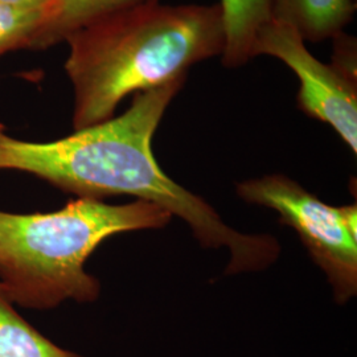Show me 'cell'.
<instances>
[{
    "label": "cell",
    "instance_id": "obj_8",
    "mask_svg": "<svg viewBox=\"0 0 357 357\" xmlns=\"http://www.w3.org/2000/svg\"><path fill=\"white\" fill-rule=\"evenodd\" d=\"M225 47L222 63L238 68L252 59L257 31L271 19V0H221Z\"/></svg>",
    "mask_w": 357,
    "mask_h": 357
},
{
    "label": "cell",
    "instance_id": "obj_9",
    "mask_svg": "<svg viewBox=\"0 0 357 357\" xmlns=\"http://www.w3.org/2000/svg\"><path fill=\"white\" fill-rule=\"evenodd\" d=\"M0 357H84L54 344L13 308L0 286Z\"/></svg>",
    "mask_w": 357,
    "mask_h": 357
},
{
    "label": "cell",
    "instance_id": "obj_13",
    "mask_svg": "<svg viewBox=\"0 0 357 357\" xmlns=\"http://www.w3.org/2000/svg\"><path fill=\"white\" fill-rule=\"evenodd\" d=\"M356 1H357V0H356Z\"/></svg>",
    "mask_w": 357,
    "mask_h": 357
},
{
    "label": "cell",
    "instance_id": "obj_3",
    "mask_svg": "<svg viewBox=\"0 0 357 357\" xmlns=\"http://www.w3.org/2000/svg\"><path fill=\"white\" fill-rule=\"evenodd\" d=\"M171 217L144 200L109 205L85 197L50 213L0 211V286L13 305L32 310L93 302L101 286L85 271L91 253L112 236L162 228Z\"/></svg>",
    "mask_w": 357,
    "mask_h": 357
},
{
    "label": "cell",
    "instance_id": "obj_10",
    "mask_svg": "<svg viewBox=\"0 0 357 357\" xmlns=\"http://www.w3.org/2000/svg\"><path fill=\"white\" fill-rule=\"evenodd\" d=\"M50 17L48 11L17 10L0 6V56L26 48Z\"/></svg>",
    "mask_w": 357,
    "mask_h": 357
},
{
    "label": "cell",
    "instance_id": "obj_2",
    "mask_svg": "<svg viewBox=\"0 0 357 357\" xmlns=\"http://www.w3.org/2000/svg\"><path fill=\"white\" fill-rule=\"evenodd\" d=\"M65 41L78 131L112 119L130 94L187 78L191 66L222 54L224 15L220 3H144L107 15Z\"/></svg>",
    "mask_w": 357,
    "mask_h": 357
},
{
    "label": "cell",
    "instance_id": "obj_11",
    "mask_svg": "<svg viewBox=\"0 0 357 357\" xmlns=\"http://www.w3.org/2000/svg\"><path fill=\"white\" fill-rule=\"evenodd\" d=\"M331 66L348 81L357 84V41L356 38L347 35L344 31L333 38Z\"/></svg>",
    "mask_w": 357,
    "mask_h": 357
},
{
    "label": "cell",
    "instance_id": "obj_6",
    "mask_svg": "<svg viewBox=\"0 0 357 357\" xmlns=\"http://www.w3.org/2000/svg\"><path fill=\"white\" fill-rule=\"evenodd\" d=\"M356 0H271V20L293 26L305 41L321 43L344 31Z\"/></svg>",
    "mask_w": 357,
    "mask_h": 357
},
{
    "label": "cell",
    "instance_id": "obj_1",
    "mask_svg": "<svg viewBox=\"0 0 357 357\" xmlns=\"http://www.w3.org/2000/svg\"><path fill=\"white\" fill-rule=\"evenodd\" d=\"M184 82L135 93L123 114L57 141H20L0 126V169L32 174L85 199L135 196L185 220L204 246H227V273L268 268L280 255L273 237L229 228L205 200L168 178L153 156V134Z\"/></svg>",
    "mask_w": 357,
    "mask_h": 357
},
{
    "label": "cell",
    "instance_id": "obj_7",
    "mask_svg": "<svg viewBox=\"0 0 357 357\" xmlns=\"http://www.w3.org/2000/svg\"><path fill=\"white\" fill-rule=\"evenodd\" d=\"M159 0H57L50 19L38 29L29 50L41 51L63 43L84 26L121 10Z\"/></svg>",
    "mask_w": 357,
    "mask_h": 357
},
{
    "label": "cell",
    "instance_id": "obj_4",
    "mask_svg": "<svg viewBox=\"0 0 357 357\" xmlns=\"http://www.w3.org/2000/svg\"><path fill=\"white\" fill-rule=\"evenodd\" d=\"M237 193L248 203L277 211L282 221L296 230L311 257L326 271L340 303L356 294V205H327L282 175L243 181Z\"/></svg>",
    "mask_w": 357,
    "mask_h": 357
},
{
    "label": "cell",
    "instance_id": "obj_12",
    "mask_svg": "<svg viewBox=\"0 0 357 357\" xmlns=\"http://www.w3.org/2000/svg\"><path fill=\"white\" fill-rule=\"evenodd\" d=\"M56 4H57V0H0V6L13 7V8H17V10L48 11L50 16L53 13Z\"/></svg>",
    "mask_w": 357,
    "mask_h": 357
},
{
    "label": "cell",
    "instance_id": "obj_5",
    "mask_svg": "<svg viewBox=\"0 0 357 357\" xmlns=\"http://www.w3.org/2000/svg\"><path fill=\"white\" fill-rule=\"evenodd\" d=\"M261 54L273 56L293 70L301 84L299 109L335 128L356 153L357 84L315 59L293 26L277 20L270 19L255 33L252 57Z\"/></svg>",
    "mask_w": 357,
    "mask_h": 357
}]
</instances>
